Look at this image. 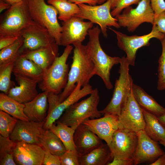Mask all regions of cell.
Wrapping results in <instances>:
<instances>
[{"mask_svg":"<svg viewBox=\"0 0 165 165\" xmlns=\"http://www.w3.org/2000/svg\"><path fill=\"white\" fill-rule=\"evenodd\" d=\"M72 62L69 72L67 85L59 95V102L66 99L72 93L78 83L83 87L89 84L94 75V67L88 53L86 45L82 43L74 44Z\"/></svg>","mask_w":165,"mask_h":165,"instance_id":"cell-1","label":"cell"},{"mask_svg":"<svg viewBox=\"0 0 165 165\" xmlns=\"http://www.w3.org/2000/svg\"><path fill=\"white\" fill-rule=\"evenodd\" d=\"M101 32L98 26L90 29L88 35L89 41L86 46L94 64L95 75L99 76L106 88L110 90L113 87L110 79V71L114 65L120 64L121 58L111 57L104 51L99 41Z\"/></svg>","mask_w":165,"mask_h":165,"instance_id":"cell-2","label":"cell"},{"mask_svg":"<svg viewBox=\"0 0 165 165\" xmlns=\"http://www.w3.org/2000/svg\"><path fill=\"white\" fill-rule=\"evenodd\" d=\"M99 101L98 90L96 88L87 98L67 109L58 120L75 130L85 121L101 117L102 114L97 108Z\"/></svg>","mask_w":165,"mask_h":165,"instance_id":"cell-3","label":"cell"},{"mask_svg":"<svg viewBox=\"0 0 165 165\" xmlns=\"http://www.w3.org/2000/svg\"><path fill=\"white\" fill-rule=\"evenodd\" d=\"M73 47L66 46L62 54L56 57L50 66L43 72L39 88L43 91L58 94L66 86L69 73L67 61Z\"/></svg>","mask_w":165,"mask_h":165,"instance_id":"cell-4","label":"cell"},{"mask_svg":"<svg viewBox=\"0 0 165 165\" xmlns=\"http://www.w3.org/2000/svg\"><path fill=\"white\" fill-rule=\"evenodd\" d=\"M0 18V36L12 35L20 37L23 31L34 21L26 0L12 5Z\"/></svg>","mask_w":165,"mask_h":165,"instance_id":"cell-5","label":"cell"},{"mask_svg":"<svg viewBox=\"0 0 165 165\" xmlns=\"http://www.w3.org/2000/svg\"><path fill=\"white\" fill-rule=\"evenodd\" d=\"M120 64L119 76L116 81L112 97L105 108L100 111L102 115H113L119 116L132 89L133 82L129 73L130 64L125 56L121 58Z\"/></svg>","mask_w":165,"mask_h":165,"instance_id":"cell-6","label":"cell"},{"mask_svg":"<svg viewBox=\"0 0 165 165\" xmlns=\"http://www.w3.org/2000/svg\"><path fill=\"white\" fill-rule=\"evenodd\" d=\"M29 11L33 20L46 28L60 45L62 31L57 18L58 12L52 5L45 0H26Z\"/></svg>","mask_w":165,"mask_h":165,"instance_id":"cell-7","label":"cell"},{"mask_svg":"<svg viewBox=\"0 0 165 165\" xmlns=\"http://www.w3.org/2000/svg\"><path fill=\"white\" fill-rule=\"evenodd\" d=\"M81 87L80 83L77 84L72 93L61 102H59L58 94L48 93L49 108L47 116L43 125V129H49L67 109L82 97L90 94L93 90L92 86L89 84L82 89Z\"/></svg>","mask_w":165,"mask_h":165,"instance_id":"cell-8","label":"cell"},{"mask_svg":"<svg viewBox=\"0 0 165 165\" xmlns=\"http://www.w3.org/2000/svg\"><path fill=\"white\" fill-rule=\"evenodd\" d=\"M109 29L116 34L118 47L126 53V57L130 65L133 66L135 65L136 52L139 49L148 46L152 38H156L160 41L165 36V34L160 31L155 25H153L149 33L141 36H128L110 28Z\"/></svg>","mask_w":165,"mask_h":165,"instance_id":"cell-9","label":"cell"},{"mask_svg":"<svg viewBox=\"0 0 165 165\" xmlns=\"http://www.w3.org/2000/svg\"><path fill=\"white\" fill-rule=\"evenodd\" d=\"M111 0H107L98 6H90L84 3L79 4V12L76 16L83 20L86 19L93 24H98L103 36L107 38L108 27L113 26L119 28L118 20L111 13Z\"/></svg>","mask_w":165,"mask_h":165,"instance_id":"cell-10","label":"cell"},{"mask_svg":"<svg viewBox=\"0 0 165 165\" xmlns=\"http://www.w3.org/2000/svg\"><path fill=\"white\" fill-rule=\"evenodd\" d=\"M154 16L150 0H141L136 7H128L115 18L120 27L126 28L128 31L132 32L143 23H150L153 25Z\"/></svg>","mask_w":165,"mask_h":165,"instance_id":"cell-11","label":"cell"},{"mask_svg":"<svg viewBox=\"0 0 165 165\" xmlns=\"http://www.w3.org/2000/svg\"><path fill=\"white\" fill-rule=\"evenodd\" d=\"M145 126L142 108L134 98L132 89L118 116L119 129L137 133Z\"/></svg>","mask_w":165,"mask_h":165,"instance_id":"cell-12","label":"cell"},{"mask_svg":"<svg viewBox=\"0 0 165 165\" xmlns=\"http://www.w3.org/2000/svg\"><path fill=\"white\" fill-rule=\"evenodd\" d=\"M20 36L23 38V44L20 53L25 51L58 45L46 28L34 21L23 31Z\"/></svg>","mask_w":165,"mask_h":165,"instance_id":"cell-13","label":"cell"},{"mask_svg":"<svg viewBox=\"0 0 165 165\" xmlns=\"http://www.w3.org/2000/svg\"><path fill=\"white\" fill-rule=\"evenodd\" d=\"M83 20L74 16L67 21L63 22L60 45L66 46L82 43L93 26L91 22Z\"/></svg>","mask_w":165,"mask_h":165,"instance_id":"cell-14","label":"cell"},{"mask_svg":"<svg viewBox=\"0 0 165 165\" xmlns=\"http://www.w3.org/2000/svg\"><path fill=\"white\" fill-rule=\"evenodd\" d=\"M138 141L137 133L119 129L113 136L110 148L113 157L134 159Z\"/></svg>","mask_w":165,"mask_h":165,"instance_id":"cell-15","label":"cell"},{"mask_svg":"<svg viewBox=\"0 0 165 165\" xmlns=\"http://www.w3.org/2000/svg\"><path fill=\"white\" fill-rule=\"evenodd\" d=\"M137 133L138 141L134 165L154 161L165 153L158 142L152 139L144 130H141Z\"/></svg>","mask_w":165,"mask_h":165,"instance_id":"cell-16","label":"cell"},{"mask_svg":"<svg viewBox=\"0 0 165 165\" xmlns=\"http://www.w3.org/2000/svg\"><path fill=\"white\" fill-rule=\"evenodd\" d=\"M82 123L104 140L110 148L113 136L119 129L118 116L104 115L102 118L86 120Z\"/></svg>","mask_w":165,"mask_h":165,"instance_id":"cell-17","label":"cell"},{"mask_svg":"<svg viewBox=\"0 0 165 165\" xmlns=\"http://www.w3.org/2000/svg\"><path fill=\"white\" fill-rule=\"evenodd\" d=\"M44 123L18 119L9 138L16 143L23 142L39 145V137Z\"/></svg>","mask_w":165,"mask_h":165,"instance_id":"cell-18","label":"cell"},{"mask_svg":"<svg viewBox=\"0 0 165 165\" xmlns=\"http://www.w3.org/2000/svg\"><path fill=\"white\" fill-rule=\"evenodd\" d=\"M13 154L19 165H42L44 150L39 145L23 142L16 143Z\"/></svg>","mask_w":165,"mask_h":165,"instance_id":"cell-19","label":"cell"},{"mask_svg":"<svg viewBox=\"0 0 165 165\" xmlns=\"http://www.w3.org/2000/svg\"><path fill=\"white\" fill-rule=\"evenodd\" d=\"M14 75L19 86L11 88L7 95L23 104L33 100L38 94L36 88L37 84L38 82L21 75Z\"/></svg>","mask_w":165,"mask_h":165,"instance_id":"cell-20","label":"cell"},{"mask_svg":"<svg viewBox=\"0 0 165 165\" xmlns=\"http://www.w3.org/2000/svg\"><path fill=\"white\" fill-rule=\"evenodd\" d=\"M74 140L80 156L88 153L103 144L101 139L83 123L75 130Z\"/></svg>","mask_w":165,"mask_h":165,"instance_id":"cell-21","label":"cell"},{"mask_svg":"<svg viewBox=\"0 0 165 165\" xmlns=\"http://www.w3.org/2000/svg\"><path fill=\"white\" fill-rule=\"evenodd\" d=\"M58 45L41 48L32 50H27L20 53L27 59L31 61L43 71L51 65L58 55Z\"/></svg>","mask_w":165,"mask_h":165,"instance_id":"cell-22","label":"cell"},{"mask_svg":"<svg viewBox=\"0 0 165 165\" xmlns=\"http://www.w3.org/2000/svg\"><path fill=\"white\" fill-rule=\"evenodd\" d=\"M48 92L43 91L33 100L24 104V112L29 120L45 122L49 108Z\"/></svg>","mask_w":165,"mask_h":165,"instance_id":"cell-23","label":"cell"},{"mask_svg":"<svg viewBox=\"0 0 165 165\" xmlns=\"http://www.w3.org/2000/svg\"><path fill=\"white\" fill-rule=\"evenodd\" d=\"M43 70L31 60L21 54L15 62L13 72L35 80L40 82L42 80Z\"/></svg>","mask_w":165,"mask_h":165,"instance_id":"cell-24","label":"cell"},{"mask_svg":"<svg viewBox=\"0 0 165 165\" xmlns=\"http://www.w3.org/2000/svg\"><path fill=\"white\" fill-rule=\"evenodd\" d=\"M132 91L134 98L142 108L157 117L165 114V108L139 86L133 83Z\"/></svg>","mask_w":165,"mask_h":165,"instance_id":"cell-25","label":"cell"},{"mask_svg":"<svg viewBox=\"0 0 165 165\" xmlns=\"http://www.w3.org/2000/svg\"><path fill=\"white\" fill-rule=\"evenodd\" d=\"M113 158L109 146L103 143L88 153L80 156L79 161L80 165H105Z\"/></svg>","mask_w":165,"mask_h":165,"instance_id":"cell-26","label":"cell"},{"mask_svg":"<svg viewBox=\"0 0 165 165\" xmlns=\"http://www.w3.org/2000/svg\"><path fill=\"white\" fill-rule=\"evenodd\" d=\"M145 122L144 131L152 139L157 142L165 141V127L157 117L142 108Z\"/></svg>","mask_w":165,"mask_h":165,"instance_id":"cell-27","label":"cell"},{"mask_svg":"<svg viewBox=\"0 0 165 165\" xmlns=\"http://www.w3.org/2000/svg\"><path fill=\"white\" fill-rule=\"evenodd\" d=\"M39 141V145L44 149L59 157L66 151L60 138L49 129H43Z\"/></svg>","mask_w":165,"mask_h":165,"instance_id":"cell-28","label":"cell"},{"mask_svg":"<svg viewBox=\"0 0 165 165\" xmlns=\"http://www.w3.org/2000/svg\"><path fill=\"white\" fill-rule=\"evenodd\" d=\"M24 104L21 103L3 93L0 94V110L18 119L25 121L29 120L25 114Z\"/></svg>","mask_w":165,"mask_h":165,"instance_id":"cell-29","label":"cell"},{"mask_svg":"<svg viewBox=\"0 0 165 165\" xmlns=\"http://www.w3.org/2000/svg\"><path fill=\"white\" fill-rule=\"evenodd\" d=\"M50 128L61 141L66 151H76L74 140L75 130L58 119Z\"/></svg>","mask_w":165,"mask_h":165,"instance_id":"cell-30","label":"cell"},{"mask_svg":"<svg viewBox=\"0 0 165 165\" xmlns=\"http://www.w3.org/2000/svg\"><path fill=\"white\" fill-rule=\"evenodd\" d=\"M47 3L53 6L58 11V19L65 22L78 14L80 11L78 5L68 0H48Z\"/></svg>","mask_w":165,"mask_h":165,"instance_id":"cell-31","label":"cell"},{"mask_svg":"<svg viewBox=\"0 0 165 165\" xmlns=\"http://www.w3.org/2000/svg\"><path fill=\"white\" fill-rule=\"evenodd\" d=\"M23 39L20 36L13 43L0 50V65L15 62L20 54Z\"/></svg>","mask_w":165,"mask_h":165,"instance_id":"cell-32","label":"cell"},{"mask_svg":"<svg viewBox=\"0 0 165 165\" xmlns=\"http://www.w3.org/2000/svg\"><path fill=\"white\" fill-rule=\"evenodd\" d=\"M14 63L12 62L0 65V90L6 94L13 87L14 82L11 81V77Z\"/></svg>","mask_w":165,"mask_h":165,"instance_id":"cell-33","label":"cell"},{"mask_svg":"<svg viewBox=\"0 0 165 165\" xmlns=\"http://www.w3.org/2000/svg\"><path fill=\"white\" fill-rule=\"evenodd\" d=\"M18 119L6 112L0 110V134L9 137L14 130Z\"/></svg>","mask_w":165,"mask_h":165,"instance_id":"cell-34","label":"cell"},{"mask_svg":"<svg viewBox=\"0 0 165 165\" xmlns=\"http://www.w3.org/2000/svg\"><path fill=\"white\" fill-rule=\"evenodd\" d=\"M160 41L162 52L158 60V79L157 87L159 90H165V36Z\"/></svg>","mask_w":165,"mask_h":165,"instance_id":"cell-35","label":"cell"},{"mask_svg":"<svg viewBox=\"0 0 165 165\" xmlns=\"http://www.w3.org/2000/svg\"><path fill=\"white\" fill-rule=\"evenodd\" d=\"M16 144L9 137H4L0 135V160L14 158L13 151Z\"/></svg>","mask_w":165,"mask_h":165,"instance_id":"cell-36","label":"cell"},{"mask_svg":"<svg viewBox=\"0 0 165 165\" xmlns=\"http://www.w3.org/2000/svg\"><path fill=\"white\" fill-rule=\"evenodd\" d=\"M141 0H111V13L115 17L120 14L125 8L133 4H137Z\"/></svg>","mask_w":165,"mask_h":165,"instance_id":"cell-37","label":"cell"},{"mask_svg":"<svg viewBox=\"0 0 165 165\" xmlns=\"http://www.w3.org/2000/svg\"><path fill=\"white\" fill-rule=\"evenodd\" d=\"M79 157L76 151H66L60 156L61 165H80Z\"/></svg>","mask_w":165,"mask_h":165,"instance_id":"cell-38","label":"cell"},{"mask_svg":"<svg viewBox=\"0 0 165 165\" xmlns=\"http://www.w3.org/2000/svg\"><path fill=\"white\" fill-rule=\"evenodd\" d=\"M44 150L45 154L42 165H61L59 156L52 154L46 150Z\"/></svg>","mask_w":165,"mask_h":165,"instance_id":"cell-39","label":"cell"},{"mask_svg":"<svg viewBox=\"0 0 165 165\" xmlns=\"http://www.w3.org/2000/svg\"><path fill=\"white\" fill-rule=\"evenodd\" d=\"M150 4L155 16L165 11V2L164 0H150Z\"/></svg>","mask_w":165,"mask_h":165,"instance_id":"cell-40","label":"cell"},{"mask_svg":"<svg viewBox=\"0 0 165 165\" xmlns=\"http://www.w3.org/2000/svg\"><path fill=\"white\" fill-rule=\"evenodd\" d=\"M153 25H155L160 31L165 34V11L154 16Z\"/></svg>","mask_w":165,"mask_h":165,"instance_id":"cell-41","label":"cell"},{"mask_svg":"<svg viewBox=\"0 0 165 165\" xmlns=\"http://www.w3.org/2000/svg\"><path fill=\"white\" fill-rule=\"evenodd\" d=\"M19 37L12 35L0 36V50H1L12 44Z\"/></svg>","mask_w":165,"mask_h":165,"instance_id":"cell-42","label":"cell"},{"mask_svg":"<svg viewBox=\"0 0 165 165\" xmlns=\"http://www.w3.org/2000/svg\"><path fill=\"white\" fill-rule=\"evenodd\" d=\"M134 163V159L114 156L112 160L107 165H132Z\"/></svg>","mask_w":165,"mask_h":165,"instance_id":"cell-43","label":"cell"},{"mask_svg":"<svg viewBox=\"0 0 165 165\" xmlns=\"http://www.w3.org/2000/svg\"><path fill=\"white\" fill-rule=\"evenodd\" d=\"M71 3L78 5L82 3H87L90 6H95L98 4V0H68Z\"/></svg>","mask_w":165,"mask_h":165,"instance_id":"cell-44","label":"cell"},{"mask_svg":"<svg viewBox=\"0 0 165 165\" xmlns=\"http://www.w3.org/2000/svg\"><path fill=\"white\" fill-rule=\"evenodd\" d=\"M150 165H165V153L159 157Z\"/></svg>","mask_w":165,"mask_h":165,"instance_id":"cell-45","label":"cell"},{"mask_svg":"<svg viewBox=\"0 0 165 165\" xmlns=\"http://www.w3.org/2000/svg\"><path fill=\"white\" fill-rule=\"evenodd\" d=\"M11 6L10 4L5 0H0V12H2L5 9H8Z\"/></svg>","mask_w":165,"mask_h":165,"instance_id":"cell-46","label":"cell"},{"mask_svg":"<svg viewBox=\"0 0 165 165\" xmlns=\"http://www.w3.org/2000/svg\"><path fill=\"white\" fill-rule=\"evenodd\" d=\"M157 118L161 124L165 127V114L160 116L157 117Z\"/></svg>","mask_w":165,"mask_h":165,"instance_id":"cell-47","label":"cell"},{"mask_svg":"<svg viewBox=\"0 0 165 165\" xmlns=\"http://www.w3.org/2000/svg\"><path fill=\"white\" fill-rule=\"evenodd\" d=\"M11 5L23 2L24 0H5Z\"/></svg>","mask_w":165,"mask_h":165,"instance_id":"cell-48","label":"cell"},{"mask_svg":"<svg viewBox=\"0 0 165 165\" xmlns=\"http://www.w3.org/2000/svg\"><path fill=\"white\" fill-rule=\"evenodd\" d=\"M106 1V0H98V4H102L104 3V2Z\"/></svg>","mask_w":165,"mask_h":165,"instance_id":"cell-49","label":"cell"},{"mask_svg":"<svg viewBox=\"0 0 165 165\" xmlns=\"http://www.w3.org/2000/svg\"><path fill=\"white\" fill-rule=\"evenodd\" d=\"M160 144L163 145L165 147V141L162 142H159Z\"/></svg>","mask_w":165,"mask_h":165,"instance_id":"cell-50","label":"cell"},{"mask_svg":"<svg viewBox=\"0 0 165 165\" xmlns=\"http://www.w3.org/2000/svg\"></svg>","mask_w":165,"mask_h":165,"instance_id":"cell-51","label":"cell"}]
</instances>
